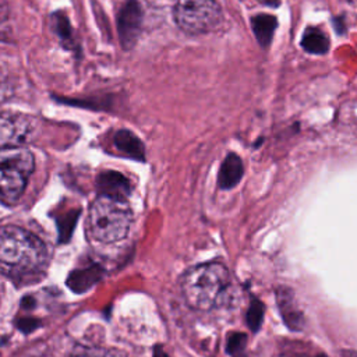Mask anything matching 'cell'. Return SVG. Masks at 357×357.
<instances>
[{
	"label": "cell",
	"mask_w": 357,
	"mask_h": 357,
	"mask_svg": "<svg viewBox=\"0 0 357 357\" xmlns=\"http://www.w3.org/2000/svg\"><path fill=\"white\" fill-rule=\"evenodd\" d=\"M50 21H52V28L57 35V38L60 39L61 45L68 50L77 52L79 46L77 45V40L74 38V31L68 17L63 11H56L50 15Z\"/></svg>",
	"instance_id": "30bf717a"
},
{
	"label": "cell",
	"mask_w": 357,
	"mask_h": 357,
	"mask_svg": "<svg viewBox=\"0 0 357 357\" xmlns=\"http://www.w3.org/2000/svg\"><path fill=\"white\" fill-rule=\"evenodd\" d=\"M300 45L307 53L318 54V56L326 54L331 46L328 35L317 26H307L304 29Z\"/></svg>",
	"instance_id": "9c48e42d"
},
{
	"label": "cell",
	"mask_w": 357,
	"mask_h": 357,
	"mask_svg": "<svg viewBox=\"0 0 357 357\" xmlns=\"http://www.w3.org/2000/svg\"><path fill=\"white\" fill-rule=\"evenodd\" d=\"M153 357H160V354H159V351H156V353H155V356H153ZM162 357H167V356H166V354H163V353H162Z\"/></svg>",
	"instance_id": "2e32d148"
},
{
	"label": "cell",
	"mask_w": 357,
	"mask_h": 357,
	"mask_svg": "<svg viewBox=\"0 0 357 357\" xmlns=\"http://www.w3.org/2000/svg\"><path fill=\"white\" fill-rule=\"evenodd\" d=\"M7 17H8V8H7V6L4 3H0V24L3 21H6Z\"/></svg>",
	"instance_id": "5bb4252c"
},
{
	"label": "cell",
	"mask_w": 357,
	"mask_h": 357,
	"mask_svg": "<svg viewBox=\"0 0 357 357\" xmlns=\"http://www.w3.org/2000/svg\"><path fill=\"white\" fill-rule=\"evenodd\" d=\"M144 11L139 0H126L117 13V35L124 50H131L142 31Z\"/></svg>",
	"instance_id": "8992f818"
},
{
	"label": "cell",
	"mask_w": 357,
	"mask_h": 357,
	"mask_svg": "<svg viewBox=\"0 0 357 357\" xmlns=\"http://www.w3.org/2000/svg\"><path fill=\"white\" fill-rule=\"evenodd\" d=\"M173 18L183 32L198 35L216 29L223 21V11L216 0H177Z\"/></svg>",
	"instance_id": "5b68a950"
},
{
	"label": "cell",
	"mask_w": 357,
	"mask_h": 357,
	"mask_svg": "<svg viewBox=\"0 0 357 357\" xmlns=\"http://www.w3.org/2000/svg\"><path fill=\"white\" fill-rule=\"evenodd\" d=\"M261 4H265V6H268V7H273V8H276V7H279L280 6V0H258Z\"/></svg>",
	"instance_id": "9a60e30c"
},
{
	"label": "cell",
	"mask_w": 357,
	"mask_h": 357,
	"mask_svg": "<svg viewBox=\"0 0 357 357\" xmlns=\"http://www.w3.org/2000/svg\"><path fill=\"white\" fill-rule=\"evenodd\" d=\"M114 146L124 155L134 159H144V145L141 139L130 130H119L113 137Z\"/></svg>",
	"instance_id": "8fae6325"
},
{
	"label": "cell",
	"mask_w": 357,
	"mask_h": 357,
	"mask_svg": "<svg viewBox=\"0 0 357 357\" xmlns=\"http://www.w3.org/2000/svg\"><path fill=\"white\" fill-rule=\"evenodd\" d=\"M68 357H114L112 353L96 347H77Z\"/></svg>",
	"instance_id": "4fadbf2b"
},
{
	"label": "cell",
	"mask_w": 357,
	"mask_h": 357,
	"mask_svg": "<svg viewBox=\"0 0 357 357\" xmlns=\"http://www.w3.org/2000/svg\"><path fill=\"white\" fill-rule=\"evenodd\" d=\"M35 169L32 152L24 146L0 148V201L15 204Z\"/></svg>",
	"instance_id": "277c9868"
},
{
	"label": "cell",
	"mask_w": 357,
	"mask_h": 357,
	"mask_svg": "<svg viewBox=\"0 0 357 357\" xmlns=\"http://www.w3.org/2000/svg\"><path fill=\"white\" fill-rule=\"evenodd\" d=\"M230 282L227 268L220 262H206L190 268L180 279L185 303L197 311H209L222 300Z\"/></svg>",
	"instance_id": "7a4b0ae2"
},
{
	"label": "cell",
	"mask_w": 357,
	"mask_h": 357,
	"mask_svg": "<svg viewBox=\"0 0 357 357\" xmlns=\"http://www.w3.org/2000/svg\"><path fill=\"white\" fill-rule=\"evenodd\" d=\"M47 265V248L33 233L18 226L0 227V273L24 280L36 276Z\"/></svg>",
	"instance_id": "6da1fadb"
},
{
	"label": "cell",
	"mask_w": 357,
	"mask_h": 357,
	"mask_svg": "<svg viewBox=\"0 0 357 357\" xmlns=\"http://www.w3.org/2000/svg\"><path fill=\"white\" fill-rule=\"evenodd\" d=\"M131 218V209L123 197L100 194L88 211V233L98 243H117L128 234Z\"/></svg>",
	"instance_id": "3957f363"
},
{
	"label": "cell",
	"mask_w": 357,
	"mask_h": 357,
	"mask_svg": "<svg viewBox=\"0 0 357 357\" xmlns=\"http://www.w3.org/2000/svg\"><path fill=\"white\" fill-rule=\"evenodd\" d=\"M278 28V18L272 14H257L251 18V29L262 49H268Z\"/></svg>",
	"instance_id": "ba28073f"
},
{
	"label": "cell",
	"mask_w": 357,
	"mask_h": 357,
	"mask_svg": "<svg viewBox=\"0 0 357 357\" xmlns=\"http://www.w3.org/2000/svg\"><path fill=\"white\" fill-rule=\"evenodd\" d=\"M244 172L243 162L236 153H229L219 172V184L222 188H231L238 183Z\"/></svg>",
	"instance_id": "7c38bea8"
},
{
	"label": "cell",
	"mask_w": 357,
	"mask_h": 357,
	"mask_svg": "<svg viewBox=\"0 0 357 357\" xmlns=\"http://www.w3.org/2000/svg\"><path fill=\"white\" fill-rule=\"evenodd\" d=\"M33 131L32 119L22 113H0V148L21 146Z\"/></svg>",
	"instance_id": "52a82bcc"
}]
</instances>
